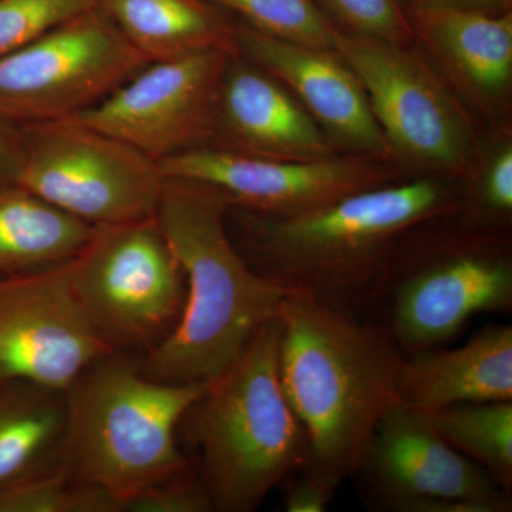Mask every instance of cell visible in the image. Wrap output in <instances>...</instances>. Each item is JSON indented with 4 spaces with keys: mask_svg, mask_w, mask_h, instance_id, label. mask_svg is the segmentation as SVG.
Masks as SVG:
<instances>
[{
    "mask_svg": "<svg viewBox=\"0 0 512 512\" xmlns=\"http://www.w3.org/2000/svg\"><path fill=\"white\" fill-rule=\"evenodd\" d=\"M460 198L434 178L353 192L292 217L228 207L248 264L288 292L363 318L367 299L407 232L456 212Z\"/></svg>",
    "mask_w": 512,
    "mask_h": 512,
    "instance_id": "obj_1",
    "label": "cell"
},
{
    "mask_svg": "<svg viewBox=\"0 0 512 512\" xmlns=\"http://www.w3.org/2000/svg\"><path fill=\"white\" fill-rule=\"evenodd\" d=\"M279 373L308 434V470L336 487L362 464L386 413L400 403L404 355L392 333L289 292L279 306Z\"/></svg>",
    "mask_w": 512,
    "mask_h": 512,
    "instance_id": "obj_2",
    "label": "cell"
},
{
    "mask_svg": "<svg viewBox=\"0 0 512 512\" xmlns=\"http://www.w3.org/2000/svg\"><path fill=\"white\" fill-rule=\"evenodd\" d=\"M229 202L197 181L165 178L156 218L185 276L183 312L148 352L143 372L170 383H208L242 355L288 291L254 271L228 227Z\"/></svg>",
    "mask_w": 512,
    "mask_h": 512,
    "instance_id": "obj_3",
    "label": "cell"
},
{
    "mask_svg": "<svg viewBox=\"0 0 512 512\" xmlns=\"http://www.w3.org/2000/svg\"><path fill=\"white\" fill-rule=\"evenodd\" d=\"M279 340L274 318L184 416L212 511L258 510L311 461L308 434L282 386Z\"/></svg>",
    "mask_w": 512,
    "mask_h": 512,
    "instance_id": "obj_4",
    "label": "cell"
},
{
    "mask_svg": "<svg viewBox=\"0 0 512 512\" xmlns=\"http://www.w3.org/2000/svg\"><path fill=\"white\" fill-rule=\"evenodd\" d=\"M207 384L151 379L117 352L87 367L66 390L64 467L74 483L107 491L127 511L138 494L190 466L177 429Z\"/></svg>",
    "mask_w": 512,
    "mask_h": 512,
    "instance_id": "obj_5",
    "label": "cell"
},
{
    "mask_svg": "<svg viewBox=\"0 0 512 512\" xmlns=\"http://www.w3.org/2000/svg\"><path fill=\"white\" fill-rule=\"evenodd\" d=\"M433 220L404 235L363 313L392 333L404 356L446 346L478 315L512 312L507 238L471 224L436 234Z\"/></svg>",
    "mask_w": 512,
    "mask_h": 512,
    "instance_id": "obj_6",
    "label": "cell"
},
{
    "mask_svg": "<svg viewBox=\"0 0 512 512\" xmlns=\"http://www.w3.org/2000/svg\"><path fill=\"white\" fill-rule=\"evenodd\" d=\"M70 279L84 311L116 349L150 352L183 312L184 271L156 217L96 227L70 261Z\"/></svg>",
    "mask_w": 512,
    "mask_h": 512,
    "instance_id": "obj_7",
    "label": "cell"
},
{
    "mask_svg": "<svg viewBox=\"0 0 512 512\" xmlns=\"http://www.w3.org/2000/svg\"><path fill=\"white\" fill-rule=\"evenodd\" d=\"M19 185L93 227L156 217L160 163L76 119L23 124Z\"/></svg>",
    "mask_w": 512,
    "mask_h": 512,
    "instance_id": "obj_8",
    "label": "cell"
},
{
    "mask_svg": "<svg viewBox=\"0 0 512 512\" xmlns=\"http://www.w3.org/2000/svg\"><path fill=\"white\" fill-rule=\"evenodd\" d=\"M151 63L99 8L0 57V114L20 124L72 119Z\"/></svg>",
    "mask_w": 512,
    "mask_h": 512,
    "instance_id": "obj_9",
    "label": "cell"
},
{
    "mask_svg": "<svg viewBox=\"0 0 512 512\" xmlns=\"http://www.w3.org/2000/svg\"><path fill=\"white\" fill-rule=\"evenodd\" d=\"M333 50L356 74L393 154L461 174L471 153L466 114L407 46L336 28Z\"/></svg>",
    "mask_w": 512,
    "mask_h": 512,
    "instance_id": "obj_10",
    "label": "cell"
},
{
    "mask_svg": "<svg viewBox=\"0 0 512 512\" xmlns=\"http://www.w3.org/2000/svg\"><path fill=\"white\" fill-rule=\"evenodd\" d=\"M352 478L372 511H512L510 491L448 446L423 413L402 403L380 421Z\"/></svg>",
    "mask_w": 512,
    "mask_h": 512,
    "instance_id": "obj_11",
    "label": "cell"
},
{
    "mask_svg": "<svg viewBox=\"0 0 512 512\" xmlns=\"http://www.w3.org/2000/svg\"><path fill=\"white\" fill-rule=\"evenodd\" d=\"M116 352L77 298L70 262L0 276V383L66 392L87 367Z\"/></svg>",
    "mask_w": 512,
    "mask_h": 512,
    "instance_id": "obj_12",
    "label": "cell"
},
{
    "mask_svg": "<svg viewBox=\"0 0 512 512\" xmlns=\"http://www.w3.org/2000/svg\"><path fill=\"white\" fill-rule=\"evenodd\" d=\"M232 56L207 50L148 63L107 99L72 119L119 138L157 163L208 147Z\"/></svg>",
    "mask_w": 512,
    "mask_h": 512,
    "instance_id": "obj_13",
    "label": "cell"
},
{
    "mask_svg": "<svg viewBox=\"0 0 512 512\" xmlns=\"http://www.w3.org/2000/svg\"><path fill=\"white\" fill-rule=\"evenodd\" d=\"M383 163L365 154L281 161L201 147L167 158L160 167L165 178L217 188L232 207L266 217H292L353 192L393 183L396 174Z\"/></svg>",
    "mask_w": 512,
    "mask_h": 512,
    "instance_id": "obj_14",
    "label": "cell"
},
{
    "mask_svg": "<svg viewBox=\"0 0 512 512\" xmlns=\"http://www.w3.org/2000/svg\"><path fill=\"white\" fill-rule=\"evenodd\" d=\"M234 50L301 101L333 143L353 154L384 161L394 156L373 116L365 89L335 50L265 35L238 20Z\"/></svg>",
    "mask_w": 512,
    "mask_h": 512,
    "instance_id": "obj_15",
    "label": "cell"
},
{
    "mask_svg": "<svg viewBox=\"0 0 512 512\" xmlns=\"http://www.w3.org/2000/svg\"><path fill=\"white\" fill-rule=\"evenodd\" d=\"M208 147L281 161L336 154L335 143L301 101L271 74L237 55L222 76Z\"/></svg>",
    "mask_w": 512,
    "mask_h": 512,
    "instance_id": "obj_16",
    "label": "cell"
},
{
    "mask_svg": "<svg viewBox=\"0 0 512 512\" xmlns=\"http://www.w3.org/2000/svg\"><path fill=\"white\" fill-rule=\"evenodd\" d=\"M400 403L429 413L464 403L512 402V326L488 325L460 348L404 356Z\"/></svg>",
    "mask_w": 512,
    "mask_h": 512,
    "instance_id": "obj_17",
    "label": "cell"
},
{
    "mask_svg": "<svg viewBox=\"0 0 512 512\" xmlns=\"http://www.w3.org/2000/svg\"><path fill=\"white\" fill-rule=\"evenodd\" d=\"M66 392L12 380L0 383V493L64 466Z\"/></svg>",
    "mask_w": 512,
    "mask_h": 512,
    "instance_id": "obj_18",
    "label": "cell"
},
{
    "mask_svg": "<svg viewBox=\"0 0 512 512\" xmlns=\"http://www.w3.org/2000/svg\"><path fill=\"white\" fill-rule=\"evenodd\" d=\"M414 36L423 37L474 89L500 93L512 74V15L446 5L407 6Z\"/></svg>",
    "mask_w": 512,
    "mask_h": 512,
    "instance_id": "obj_19",
    "label": "cell"
},
{
    "mask_svg": "<svg viewBox=\"0 0 512 512\" xmlns=\"http://www.w3.org/2000/svg\"><path fill=\"white\" fill-rule=\"evenodd\" d=\"M97 8L150 62L225 50L237 19L208 0H97Z\"/></svg>",
    "mask_w": 512,
    "mask_h": 512,
    "instance_id": "obj_20",
    "label": "cell"
},
{
    "mask_svg": "<svg viewBox=\"0 0 512 512\" xmlns=\"http://www.w3.org/2000/svg\"><path fill=\"white\" fill-rule=\"evenodd\" d=\"M94 229L22 185L0 187V276L66 264L83 251Z\"/></svg>",
    "mask_w": 512,
    "mask_h": 512,
    "instance_id": "obj_21",
    "label": "cell"
},
{
    "mask_svg": "<svg viewBox=\"0 0 512 512\" xmlns=\"http://www.w3.org/2000/svg\"><path fill=\"white\" fill-rule=\"evenodd\" d=\"M423 414L448 446L512 493V402L456 404Z\"/></svg>",
    "mask_w": 512,
    "mask_h": 512,
    "instance_id": "obj_22",
    "label": "cell"
},
{
    "mask_svg": "<svg viewBox=\"0 0 512 512\" xmlns=\"http://www.w3.org/2000/svg\"><path fill=\"white\" fill-rule=\"evenodd\" d=\"M248 28L299 45L333 50L336 26L316 0H208Z\"/></svg>",
    "mask_w": 512,
    "mask_h": 512,
    "instance_id": "obj_23",
    "label": "cell"
},
{
    "mask_svg": "<svg viewBox=\"0 0 512 512\" xmlns=\"http://www.w3.org/2000/svg\"><path fill=\"white\" fill-rule=\"evenodd\" d=\"M116 497L76 484L66 467L0 493V512H120Z\"/></svg>",
    "mask_w": 512,
    "mask_h": 512,
    "instance_id": "obj_24",
    "label": "cell"
},
{
    "mask_svg": "<svg viewBox=\"0 0 512 512\" xmlns=\"http://www.w3.org/2000/svg\"><path fill=\"white\" fill-rule=\"evenodd\" d=\"M93 9L97 0H0V57Z\"/></svg>",
    "mask_w": 512,
    "mask_h": 512,
    "instance_id": "obj_25",
    "label": "cell"
},
{
    "mask_svg": "<svg viewBox=\"0 0 512 512\" xmlns=\"http://www.w3.org/2000/svg\"><path fill=\"white\" fill-rule=\"evenodd\" d=\"M340 30L409 46L414 30L404 0H316Z\"/></svg>",
    "mask_w": 512,
    "mask_h": 512,
    "instance_id": "obj_26",
    "label": "cell"
},
{
    "mask_svg": "<svg viewBox=\"0 0 512 512\" xmlns=\"http://www.w3.org/2000/svg\"><path fill=\"white\" fill-rule=\"evenodd\" d=\"M134 512H211V501L202 484L197 466L185 467L180 473L138 494L128 504Z\"/></svg>",
    "mask_w": 512,
    "mask_h": 512,
    "instance_id": "obj_27",
    "label": "cell"
},
{
    "mask_svg": "<svg viewBox=\"0 0 512 512\" xmlns=\"http://www.w3.org/2000/svg\"><path fill=\"white\" fill-rule=\"evenodd\" d=\"M281 488L286 512H325L338 491L336 485L308 468L292 474Z\"/></svg>",
    "mask_w": 512,
    "mask_h": 512,
    "instance_id": "obj_28",
    "label": "cell"
},
{
    "mask_svg": "<svg viewBox=\"0 0 512 512\" xmlns=\"http://www.w3.org/2000/svg\"><path fill=\"white\" fill-rule=\"evenodd\" d=\"M25 163L23 124L0 114V187L19 184Z\"/></svg>",
    "mask_w": 512,
    "mask_h": 512,
    "instance_id": "obj_29",
    "label": "cell"
},
{
    "mask_svg": "<svg viewBox=\"0 0 512 512\" xmlns=\"http://www.w3.org/2000/svg\"><path fill=\"white\" fill-rule=\"evenodd\" d=\"M511 0H404V5H446L456 8L487 10V12H505Z\"/></svg>",
    "mask_w": 512,
    "mask_h": 512,
    "instance_id": "obj_30",
    "label": "cell"
}]
</instances>
